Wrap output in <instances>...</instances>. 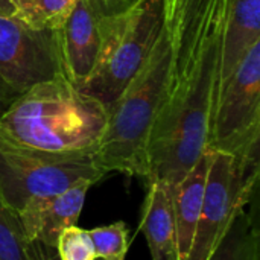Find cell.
Wrapping results in <instances>:
<instances>
[{
  "label": "cell",
  "mask_w": 260,
  "mask_h": 260,
  "mask_svg": "<svg viewBox=\"0 0 260 260\" xmlns=\"http://www.w3.org/2000/svg\"><path fill=\"white\" fill-rule=\"evenodd\" d=\"M230 0H161L172 49L166 101L146 146V184L175 189L207 151Z\"/></svg>",
  "instance_id": "obj_1"
},
{
  "label": "cell",
  "mask_w": 260,
  "mask_h": 260,
  "mask_svg": "<svg viewBox=\"0 0 260 260\" xmlns=\"http://www.w3.org/2000/svg\"><path fill=\"white\" fill-rule=\"evenodd\" d=\"M108 110L67 76L32 85L0 116V139L53 155H93Z\"/></svg>",
  "instance_id": "obj_2"
},
{
  "label": "cell",
  "mask_w": 260,
  "mask_h": 260,
  "mask_svg": "<svg viewBox=\"0 0 260 260\" xmlns=\"http://www.w3.org/2000/svg\"><path fill=\"white\" fill-rule=\"evenodd\" d=\"M172 49L165 26L129 85L108 110V120L93 154L94 165L108 172L146 177V146L152 125L166 101Z\"/></svg>",
  "instance_id": "obj_3"
},
{
  "label": "cell",
  "mask_w": 260,
  "mask_h": 260,
  "mask_svg": "<svg viewBox=\"0 0 260 260\" xmlns=\"http://www.w3.org/2000/svg\"><path fill=\"white\" fill-rule=\"evenodd\" d=\"M105 175L93 155L44 154L0 139V198L17 215L79 181L94 184Z\"/></svg>",
  "instance_id": "obj_4"
},
{
  "label": "cell",
  "mask_w": 260,
  "mask_h": 260,
  "mask_svg": "<svg viewBox=\"0 0 260 260\" xmlns=\"http://www.w3.org/2000/svg\"><path fill=\"white\" fill-rule=\"evenodd\" d=\"M161 26V0H139L114 29L99 64L79 90L110 110L148 59Z\"/></svg>",
  "instance_id": "obj_5"
},
{
  "label": "cell",
  "mask_w": 260,
  "mask_h": 260,
  "mask_svg": "<svg viewBox=\"0 0 260 260\" xmlns=\"http://www.w3.org/2000/svg\"><path fill=\"white\" fill-rule=\"evenodd\" d=\"M260 41L242 58L218 91L207 151L227 152L244 163H259Z\"/></svg>",
  "instance_id": "obj_6"
},
{
  "label": "cell",
  "mask_w": 260,
  "mask_h": 260,
  "mask_svg": "<svg viewBox=\"0 0 260 260\" xmlns=\"http://www.w3.org/2000/svg\"><path fill=\"white\" fill-rule=\"evenodd\" d=\"M259 184V163H244L227 152L210 151L203 209L187 260H207Z\"/></svg>",
  "instance_id": "obj_7"
},
{
  "label": "cell",
  "mask_w": 260,
  "mask_h": 260,
  "mask_svg": "<svg viewBox=\"0 0 260 260\" xmlns=\"http://www.w3.org/2000/svg\"><path fill=\"white\" fill-rule=\"evenodd\" d=\"M139 0H78L58 29L64 75L78 88L91 76L114 29Z\"/></svg>",
  "instance_id": "obj_8"
},
{
  "label": "cell",
  "mask_w": 260,
  "mask_h": 260,
  "mask_svg": "<svg viewBox=\"0 0 260 260\" xmlns=\"http://www.w3.org/2000/svg\"><path fill=\"white\" fill-rule=\"evenodd\" d=\"M0 76L20 91L66 76L58 30L35 29L15 14H0Z\"/></svg>",
  "instance_id": "obj_9"
},
{
  "label": "cell",
  "mask_w": 260,
  "mask_h": 260,
  "mask_svg": "<svg viewBox=\"0 0 260 260\" xmlns=\"http://www.w3.org/2000/svg\"><path fill=\"white\" fill-rule=\"evenodd\" d=\"M91 186L93 183L88 180L79 181L23 210L18 216L27 241L55 248L59 235L66 229L76 225Z\"/></svg>",
  "instance_id": "obj_10"
},
{
  "label": "cell",
  "mask_w": 260,
  "mask_h": 260,
  "mask_svg": "<svg viewBox=\"0 0 260 260\" xmlns=\"http://www.w3.org/2000/svg\"><path fill=\"white\" fill-rule=\"evenodd\" d=\"M172 192L161 183H149L142 206L140 230L152 260H181L172 207Z\"/></svg>",
  "instance_id": "obj_11"
},
{
  "label": "cell",
  "mask_w": 260,
  "mask_h": 260,
  "mask_svg": "<svg viewBox=\"0 0 260 260\" xmlns=\"http://www.w3.org/2000/svg\"><path fill=\"white\" fill-rule=\"evenodd\" d=\"M259 41L260 0H230L222 38L218 91L238 69L245 53Z\"/></svg>",
  "instance_id": "obj_12"
},
{
  "label": "cell",
  "mask_w": 260,
  "mask_h": 260,
  "mask_svg": "<svg viewBox=\"0 0 260 260\" xmlns=\"http://www.w3.org/2000/svg\"><path fill=\"white\" fill-rule=\"evenodd\" d=\"M210 166V151H206L190 172L181 180V183L172 192V207L175 216V227L178 236L180 259L187 260L198 227L206 180Z\"/></svg>",
  "instance_id": "obj_13"
},
{
  "label": "cell",
  "mask_w": 260,
  "mask_h": 260,
  "mask_svg": "<svg viewBox=\"0 0 260 260\" xmlns=\"http://www.w3.org/2000/svg\"><path fill=\"white\" fill-rule=\"evenodd\" d=\"M207 260H260L259 227L253 212L241 210Z\"/></svg>",
  "instance_id": "obj_14"
},
{
  "label": "cell",
  "mask_w": 260,
  "mask_h": 260,
  "mask_svg": "<svg viewBox=\"0 0 260 260\" xmlns=\"http://www.w3.org/2000/svg\"><path fill=\"white\" fill-rule=\"evenodd\" d=\"M78 0H12L15 15L35 29L58 30Z\"/></svg>",
  "instance_id": "obj_15"
},
{
  "label": "cell",
  "mask_w": 260,
  "mask_h": 260,
  "mask_svg": "<svg viewBox=\"0 0 260 260\" xmlns=\"http://www.w3.org/2000/svg\"><path fill=\"white\" fill-rule=\"evenodd\" d=\"M27 248L20 216L0 198V260H29Z\"/></svg>",
  "instance_id": "obj_16"
},
{
  "label": "cell",
  "mask_w": 260,
  "mask_h": 260,
  "mask_svg": "<svg viewBox=\"0 0 260 260\" xmlns=\"http://www.w3.org/2000/svg\"><path fill=\"white\" fill-rule=\"evenodd\" d=\"M96 259L101 260H125L129 241L128 227L125 222L117 221L110 225L96 227L88 230Z\"/></svg>",
  "instance_id": "obj_17"
},
{
  "label": "cell",
  "mask_w": 260,
  "mask_h": 260,
  "mask_svg": "<svg viewBox=\"0 0 260 260\" xmlns=\"http://www.w3.org/2000/svg\"><path fill=\"white\" fill-rule=\"evenodd\" d=\"M55 250L59 260H98L88 230L78 225H72L59 235Z\"/></svg>",
  "instance_id": "obj_18"
},
{
  "label": "cell",
  "mask_w": 260,
  "mask_h": 260,
  "mask_svg": "<svg viewBox=\"0 0 260 260\" xmlns=\"http://www.w3.org/2000/svg\"><path fill=\"white\" fill-rule=\"evenodd\" d=\"M23 91L14 88L11 84H8L2 76H0V116L15 102V99L21 94Z\"/></svg>",
  "instance_id": "obj_19"
},
{
  "label": "cell",
  "mask_w": 260,
  "mask_h": 260,
  "mask_svg": "<svg viewBox=\"0 0 260 260\" xmlns=\"http://www.w3.org/2000/svg\"><path fill=\"white\" fill-rule=\"evenodd\" d=\"M29 260H59L56 250L40 242H29L27 248Z\"/></svg>",
  "instance_id": "obj_20"
},
{
  "label": "cell",
  "mask_w": 260,
  "mask_h": 260,
  "mask_svg": "<svg viewBox=\"0 0 260 260\" xmlns=\"http://www.w3.org/2000/svg\"><path fill=\"white\" fill-rule=\"evenodd\" d=\"M0 14H8V15L15 14L12 0H0Z\"/></svg>",
  "instance_id": "obj_21"
}]
</instances>
